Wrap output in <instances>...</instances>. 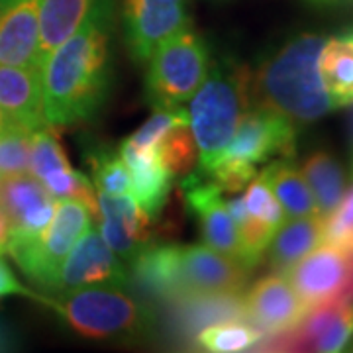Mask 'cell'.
Returning a JSON list of instances; mask_svg holds the SVG:
<instances>
[{"mask_svg":"<svg viewBox=\"0 0 353 353\" xmlns=\"http://www.w3.org/2000/svg\"><path fill=\"white\" fill-rule=\"evenodd\" d=\"M261 176L277 196L279 204L285 210V216H292V218L320 216L306 179L290 163V159H279L267 165L261 171Z\"/></svg>","mask_w":353,"mask_h":353,"instance_id":"cell-23","label":"cell"},{"mask_svg":"<svg viewBox=\"0 0 353 353\" xmlns=\"http://www.w3.org/2000/svg\"><path fill=\"white\" fill-rule=\"evenodd\" d=\"M352 139H353V116H352Z\"/></svg>","mask_w":353,"mask_h":353,"instance_id":"cell-39","label":"cell"},{"mask_svg":"<svg viewBox=\"0 0 353 353\" xmlns=\"http://www.w3.org/2000/svg\"><path fill=\"white\" fill-rule=\"evenodd\" d=\"M0 4H2V0H0Z\"/></svg>","mask_w":353,"mask_h":353,"instance_id":"cell-44","label":"cell"},{"mask_svg":"<svg viewBox=\"0 0 353 353\" xmlns=\"http://www.w3.org/2000/svg\"><path fill=\"white\" fill-rule=\"evenodd\" d=\"M243 202H245L250 216L263 222L265 226L277 230L285 222V210L279 204L277 196L273 194V190L267 185L261 173L257 179L253 176L250 181V187L245 189V194H243Z\"/></svg>","mask_w":353,"mask_h":353,"instance_id":"cell-31","label":"cell"},{"mask_svg":"<svg viewBox=\"0 0 353 353\" xmlns=\"http://www.w3.org/2000/svg\"><path fill=\"white\" fill-rule=\"evenodd\" d=\"M77 334L94 340H120L143 334L153 314L120 287L97 285L63 294L61 301L43 299Z\"/></svg>","mask_w":353,"mask_h":353,"instance_id":"cell-4","label":"cell"},{"mask_svg":"<svg viewBox=\"0 0 353 353\" xmlns=\"http://www.w3.org/2000/svg\"><path fill=\"white\" fill-rule=\"evenodd\" d=\"M183 190H185V201L199 220L204 245L212 248L216 252L226 253L241 261L245 267H250L241 248L238 226L232 214L228 212L226 202L222 201V189L212 179L208 181L201 173H189L183 181Z\"/></svg>","mask_w":353,"mask_h":353,"instance_id":"cell-11","label":"cell"},{"mask_svg":"<svg viewBox=\"0 0 353 353\" xmlns=\"http://www.w3.org/2000/svg\"><path fill=\"white\" fill-rule=\"evenodd\" d=\"M124 28L132 57L145 63L165 39L190 28L189 0H124Z\"/></svg>","mask_w":353,"mask_h":353,"instance_id":"cell-9","label":"cell"},{"mask_svg":"<svg viewBox=\"0 0 353 353\" xmlns=\"http://www.w3.org/2000/svg\"><path fill=\"white\" fill-rule=\"evenodd\" d=\"M352 292H353V285H352V290H350V294H352ZM350 294H347V296H350Z\"/></svg>","mask_w":353,"mask_h":353,"instance_id":"cell-40","label":"cell"},{"mask_svg":"<svg viewBox=\"0 0 353 353\" xmlns=\"http://www.w3.org/2000/svg\"><path fill=\"white\" fill-rule=\"evenodd\" d=\"M99 0H39V59L73 36Z\"/></svg>","mask_w":353,"mask_h":353,"instance_id":"cell-22","label":"cell"},{"mask_svg":"<svg viewBox=\"0 0 353 353\" xmlns=\"http://www.w3.org/2000/svg\"><path fill=\"white\" fill-rule=\"evenodd\" d=\"M57 199L38 176L22 173L0 179V210L8 222V240H34L55 214Z\"/></svg>","mask_w":353,"mask_h":353,"instance_id":"cell-10","label":"cell"},{"mask_svg":"<svg viewBox=\"0 0 353 353\" xmlns=\"http://www.w3.org/2000/svg\"><path fill=\"white\" fill-rule=\"evenodd\" d=\"M101 236L124 259H134L152 240L153 216L130 194H97Z\"/></svg>","mask_w":353,"mask_h":353,"instance_id":"cell-14","label":"cell"},{"mask_svg":"<svg viewBox=\"0 0 353 353\" xmlns=\"http://www.w3.org/2000/svg\"><path fill=\"white\" fill-rule=\"evenodd\" d=\"M171 303V324L185 340L194 341L201 330L230 320H248L240 292H181Z\"/></svg>","mask_w":353,"mask_h":353,"instance_id":"cell-17","label":"cell"},{"mask_svg":"<svg viewBox=\"0 0 353 353\" xmlns=\"http://www.w3.org/2000/svg\"><path fill=\"white\" fill-rule=\"evenodd\" d=\"M303 176L314 196L320 216L330 214L345 194V173L340 161L328 152H314L306 157Z\"/></svg>","mask_w":353,"mask_h":353,"instance_id":"cell-25","label":"cell"},{"mask_svg":"<svg viewBox=\"0 0 353 353\" xmlns=\"http://www.w3.org/2000/svg\"><path fill=\"white\" fill-rule=\"evenodd\" d=\"M179 245L143 248L132 259L130 281L148 301H171L181 294Z\"/></svg>","mask_w":353,"mask_h":353,"instance_id":"cell-20","label":"cell"},{"mask_svg":"<svg viewBox=\"0 0 353 353\" xmlns=\"http://www.w3.org/2000/svg\"><path fill=\"white\" fill-rule=\"evenodd\" d=\"M318 2H328V0H318Z\"/></svg>","mask_w":353,"mask_h":353,"instance_id":"cell-42","label":"cell"},{"mask_svg":"<svg viewBox=\"0 0 353 353\" xmlns=\"http://www.w3.org/2000/svg\"><path fill=\"white\" fill-rule=\"evenodd\" d=\"M322 241L353 253V189L322 218Z\"/></svg>","mask_w":353,"mask_h":353,"instance_id":"cell-32","label":"cell"},{"mask_svg":"<svg viewBox=\"0 0 353 353\" xmlns=\"http://www.w3.org/2000/svg\"><path fill=\"white\" fill-rule=\"evenodd\" d=\"M350 34H352V38H353V30H350Z\"/></svg>","mask_w":353,"mask_h":353,"instance_id":"cell-43","label":"cell"},{"mask_svg":"<svg viewBox=\"0 0 353 353\" xmlns=\"http://www.w3.org/2000/svg\"><path fill=\"white\" fill-rule=\"evenodd\" d=\"M8 124H10V122H8V120L4 118V114L0 112V130H2V128H6V126H8Z\"/></svg>","mask_w":353,"mask_h":353,"instance_id":"cell-37","label":"cell"},{"mask_svg":"<svg viewBox=\"0 0 353 353\" xmlns=\"http://www.w3.org/2000/svg\"><path fill=\"white\" fill-rule=\"evenodd\" d=\"M326 38L299 34L269 53L252 73L250 106L283 114L294 126L324 118L336 104L320 75V53Z\"/></svg>","mask_w":353,"mask_h":353,"instance_id":"cell-2","label":"cell"},{"mask_svg":"<svg viewBox=\"0 0 353 353\" xmlns=\"http://www.w3.org/2000/svg\"><path fill=\"white\" fill-rule=\"evenodd\" d=\"M320 75L336 106L353 104V38L350 32L326 39L320 53Z\"/></svg>","mask_w":353,"mask_h":353,"instance_id":"cell-24","label":"cell"},{"mask_svg":"<svg viewBox=\"0 0 353 353\" xmlns=\"http://www.w3.org/2000/svg\"><path fill=\"white\" fill-rule=\"evenodd\" d=\"M6 243H8V222L4 212L0 210V252L6 250Z\"/></svg>","mask_w":353,"mask_h":353,"instance_id":"cell-36","label":"cell"},{"mask_svg":"<svg viewBox=\"0 0 353 353\" xmlns=\"http://www.w3.org/2000/svg\"><path fill=\"white\" fill-rule=\"evenodd\" d=\"M243 301L248 322L263 334H289L308 312L283 273L259 279Z\"/></svg>","mask_w":353,"mask_h":353,"instance_id":"cell-15","label":"cell"},{"mask_svg":"<svg viewBox=\"0 0 353 353\" xmlns=\"http://www.w3.org/2000/svg\"><path fill=\"white\" fill-rule=\"evenodd\" d=\"M347 345H350V347H345V350H350V352H353V341H350Z\"/></svg>","mask_w":353,"mask_h":353,"instance_id":"cell-38","label":"cell"},{"mask_svg":"<svg viewBox=\"0 0 353 353\" xmlns=\"http://www.w3.org/2000/svg\"><path fill=\"white\" fill-rule=\"evenodd\" d=\"M0 65L39 69V0H2Z\"/></svg>","mask_w":353,"mask_h":353,"instance_id":"cell-16","label":"cell"},{"mask_svg":"<svg viewBox=\"0 0 353 353\" xmlns=\"http://www.w3.org/2000/svg\"><path fill=\"white\" fill-rule=\"evenodd\" d=\"M94 187L106 194H128L132 192V176L130 169L120 155L112 150L97 148L87 155Z\"/></svg>","mask_w":353,"mask_h":353,"instance_id":"cell-29","label":"cell"},{"mask_svg":"<svg viewBox=\"0 0 353 353\" xmlns=\"http://www.w3.org/2000/svg\"><path fill=\"white\" fill-rule=\"evenodd\" d=\"M114 0H99L73 36L41 65L46 122L71 126L92 118L110 90V30Z\"/></svg>","mask_w":353,"mask_h":353,"instance_id":"cell-1","label":"cell"},{"mask_svg":"<svg viewBox=\"0 0 353 353\" xmlns=\"http://www.w3.org/2000/svg\"><path fill=\"white\" fill-rule=\"evenodd\" d=\"M92 214L75 199H57L55 214L39 238L8 240L4 252L10 253L24 275L46 290H53L59 267L77 240L90 230Z\"/></svg>","mask_w":353,"mask_h":353,"instance_id":"cell-6","label":"cell"},{"mask_svg":"<svg viewBox=\"0 0 353 353\" xmlns=\"http://www.w3.org/2000/svg\"><path fill=\"white\" fill-rule=\"evenodd\" d=\"M352 175H353V159H352Z\"/></svg>","mask_w":353,"mask_h":353,"instance_id":"cell-41","label":"cell"},{"mask_svg":"<svg viewBox=\"0 0 353 353\" xmlns=\"http://www.w3.org/2000/svg\"><path fill=\"white\" fill-rule=\"evenodd\" d=\"M155 150L159 153L163 165L173 176H187L199 163L196 141L189 124H179L171 128L163 138L157 141Z\"/></svg>","mask_w":353,"mask_h":353,"instance_id":"cell-27","label":"cell"},{"mask_svg":"<svg viewBox=\"0 0 353 353\" xmlns=\"http://www.w3.org/2000/svg\"><path fill=\"white\" fill-rule=\"evenodd\" d=\"M210 69L204 39L187 28L165 39L150 57L145 101L153 108H181L199 90Z\"/></svg>","mask_w":353,"mask_h":353,"instance_id":"cell-5","label":"cell"},{"mask_svg":"<svg viewBox=\"0 0 353 353\" xmlns=\"http://www.w3.org/2000/svg\"><path fill=\"white\" fill-rule=\"evenodd\" d=\"M10 294H28V296H36L34 292L26 289L20 285V281L16 279L14 271L8 267V263L4 261L2 252H0V299L2 296H10ZM38 301H41L39 296H36Z\"/></svg>","mask_w":353,"mask_h":353,"instance_id":"cell-35","label":"cell"},{"mask_svg":"<svg viewBox=\"0 0 353 353\" xmlns=\"http://www.w3.org/2000/svg\"><path fill=\"white\" fill-rule=\"evenodd\" d=\"M126 269L118 261L110 245L99 232L88 230L77 240L73 250L67 253L51 292L67 294L71 290L97 285L122 287L126 285Z\"/></svg>","mask_w":353,"mask_h":353,"instance_id":"cell-12","label":"cell"},{"mask_svg":"<svg viewBox=\"0 0 353 353\" xmlns=\"http://www.w3.org/2000/svg\"><path fill=\"white\" fill-rule=\"evenodd\" d=\"M296 126L283 114L250 106L238 122L220 159H241L250 163H261L269 157L281 155L283 159L294 157Z\"/></svg>","mask_w":353,"mask_h":353,"instance_id":"cell-8","label":"cell"},{"mask_svg":"<svg viewBox=\"0 0 353 353\" xmlns=\"http://www.w3.org/2000/svg\"><path fill=\"white\" fill-rule=\"evenodd\" d=\"M322 241V216H303L283 222L269 241V265L283 273Z\"/></svg>","mask_w":353,"mask_h":353,"instance_id":"cell-21","label":"cell"},{"mask_svg":"<svg viewBox=\"0 0 353 353\" xmlns=\"http://www.w3.org/2000/svg\"><path fill=\"white\" fill-rule=\"evenodd\" d=\"M71 169V163L65 155L61 139L55 132V126L46 124L32 132V143H30V175L38 176L39 181L43 176Z\"/></svg>","mask_w":353,"mask_h":353,"instance_id":"cell-28","label":"cell"},{"mask_svg":"<svg viewBox=\"0 0 353 353\" xmlns=\"http://www.w3.org/2000/svg\"><path fill=\"white\" fill-rule=\"evenodd\" d=\"M252 71L243 63L220 59L210 65L192 94L189 128L199 150V173L210 175L228 148L243 112L250 108Z\"/></svg>","mask_w":353,"mask_h":353,"instance_id":"cell-3","label":"cell"},{"mask_svg":"<svg viewBox=\"0 0 353 353\" xmlns=\"http://www.w3.org/2000/svg\"><path fill=\"white\" fill-rule=\"evenodd\" d=\"M250 271L208 245H185L179 252L181 292H241Z\"/></svg>","mask_w":353,"mask_h":353,"instance_id":"cell-13","label":"cell"},{"mask_svg":"<svg viewBox=\"0 0 353 353\" xmlns=\"http://www.w3.org/2000/svg\"><path fill=\"white\" fill-rule=\"evenodd\" d=\"M306 308L347 296L353 285V253L332 243L316 245L301 261L283 271Z\"/></svg>","mask_w":353,"mask_h":353,"instance_id":"cell-7","label":"cell"},{"mask_svg":"<svg viewBox=\"0 0 353 353\" xmlns=\"http://www.w3.org/2000/svg\"><path fill=\"white\" fill-rule=\"evenodd\" d=\"M255 165L241 159H220L216 167L210 171L212 181L226 192H238L241 190L253 176H255Z\"/></svg>","mask_w":353,"mask_h":353,"instance_id":"cell-34","label":"cell"},{"mask_svg":"<svg viewBox=\"0 0 353 353\" xmlns=\"http://www.w3.org/2000/svg\"><path fill=\"white\" fill-rule=\"evenodd\" d=\"M120 157L130 169L134 199L148 214L155 218L167 201L173 175L163 165L155 148L138 150L128 139H124L120 145Z\"/></svg>","mask_w":353,"mask_h":353,"instance_id":"cell-19","label":"cell"},{"mask_svg":"<svg viewBox=\"0 0 353 353\" xmlns=\"http://www.w3.org/2000/svg\"><path fill=\"white\" fill-rule=\"evenodd\" d=\"M0 112L10 124L30 132L48 124L39 69L0 65Z\"/></svg>","mask_w":353,"mask_h":353,"instance_id":"cell-18","label":"cell"},{"mask_svg":"<svg viewBox=\"0 0 353 353\" xmlns=\"http://www.w3.org/2000/svg\"><path fill=\"white\" fill-rule=\"evenodd\" d=\"M32 132L16 124L0 130V179L30 171Z\"/></svg>","mask_w":353,"mask_h":353,"instance_id":"cell-30","label":"cell"},{"mask_svg":"<svg viewBox=\"0 0 353 353\" xmlns=\"http://www.w3.org/2000/svg\"><path fill=\"white\" fill-rule=\"evenodd\" d=\"M263 332L248 320H230L212 324L194 336V343L201 350L212 353H236L253 350L263 341Z\"/></svg>","mask_w":353,"mask_h":353,"instance_id":"cell-26","label":"cell"},{"mask_svg":"<svg viewBox=\"0 0 353 353\" xmlns=\"http://www.w3.org/2000/svg\"><path fill=\"white\" fill-rule=\"evenodd\" d=\"M155 112L152 118L139 128L136 134H132L128 141L138 150H150L155 148L157 141L163 138L171 128L179 124H189V112L183 108H153Z\"/></svg>","mask_w":353,"mask_h":353,"instance_id":"cell-33","label":"cell"}]
</instances>
